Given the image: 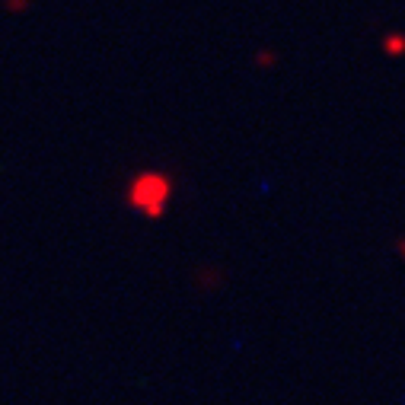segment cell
I'll return each instance as SVG.
<instances>
[{
    "mask_svg": "<svg viewBox=\"0 0 405 405\" xmlns=\"http://www.w3.org/2000/svg\"><path fill=\"white\" fill-rule=\"evenodd\" d=\"M4 6H6V13H23V10H29V0H4Z\"/></svg>",
    "mask_w": 405,
    "mask_h": 405,
    "instance_id": "cell-2",
    "label": "cell"
},
{
    "mask_svg": "<svg viewBox=\"0 0 405 405\" xmlns=\"http://www.w3.org/2000/svg\"><path fill=\"white\" fill-rule=\"evenodd\" d=\"M128 201H131L134 211L147 217H160L166 211V201H169V179L160 173H144L137 176L128 189Z\"/></svg>",
    "mask_w": 405,
    "mask_h": 405,
    "instance_id": "cell-1",
    "label": "cell"
}]
</instances>
